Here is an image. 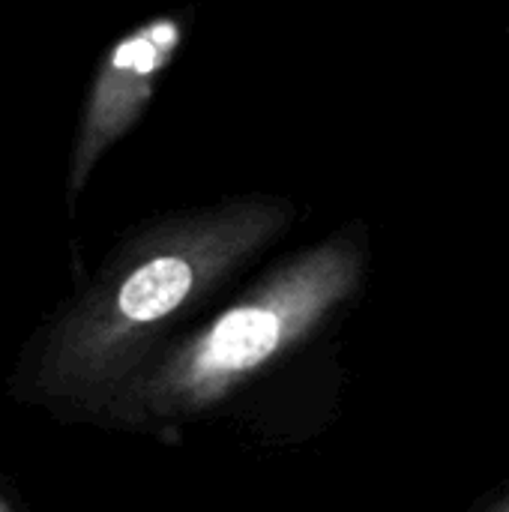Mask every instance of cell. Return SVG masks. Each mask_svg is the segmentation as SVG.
Wrapping results in <instances>:
<instances>
[{
  "instance_id": "4",
  "label": "cell",
  "mask_w": 509,
  "mask_h": 512,
  "mask_svg": "<svg viewBox=\"0 0 509 512\" xmlns=\"http://www.w3.org/2000/svg\"><path fill=\"white\" fill-rule=\"evenodd\" d=\"M483 512H509V492L504 495V498H498L495 504H489Z\"/></svg>"
},
{
  "instance_id": "1",
  "label": "cell",
  "mask_w": 509,
  "mask_h": 512,
  "mask_svg": "<svg viewBox=\"0 0 509 512\" xmlns=\"http://www.w3.org/2000/svg\"><path fill=\"white\" fill-rule=\"evenodd\" d=\"M291 219L294 207L279 198H237L141 231L27 345L12 396L60 420H93L159 351L171 324Z\"/></svg>"
},
{
  "instance_id": "3",
  "label": "cell",
  "mask_w": 509,
  "mask_h": 512,
  "mask_svg": "<svg viewBox=\"0 0 509 512\" xmlns=\"http://www.w3.org/2000/svg\"><path fill=\"white\" fill-rule=\"evenodd\" d=\"M183 39V21L168 15L156 18L135 33L123 36L105 57L96 84L90 90L78 147L72 156L69 195L84 186L96 159L141 117L159 72L171 63Z\"/></svg>"
},
{
  "instance_id": "2",
  "label": "cell",
  "mask_w": 509,
  "mask_h": 512,
  "mask_svg": "<svg viewBox=\"0 0 509 512\" xmlns=\"http://www.w3.org/2000/svg\"><path fill=\"white\" fill-rule=\"evenodd\" d=\"M366 252L336 234L276 267L237 303L177 345L159 348L93 420L123 429H174L303 345L357 288Z\"/></svg>"
},
{
  "instance_id": "5",
  "label": "cell",
  "mask_w": 509,
  "mask_h": 512,
  "mask_svg": "<svg viewBox=\"0 0 509 512\" xmlns=\"http://www.w3.org/2000/svg\"><path fill=\"white\" fill-rule=\"evenodd\" d=\"M0 512H15L12 510V504H9L6 498H0Z\"/></svg>"
}]
</instances>
